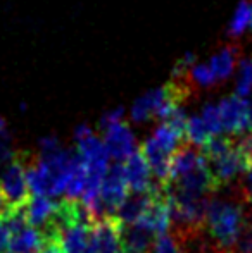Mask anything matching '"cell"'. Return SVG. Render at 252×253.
Here are the masks:
<instances>
[{
  "label": "cell",
  "instance_id": "6da1fadb",
  "mask_svg": "<svg viewBox=\"0 0 252 253\" xmlns=\"http://www.w3.org/2000/svg\"><path fill=\"white\" fill-rule=\"evenodd\" d=\"M249 213L251 205L237 193L225 198L212 197L204 220V233L212 247L218 252L235 250Z\"/></svg>",
  "mask_w": 252,
  "mask_h": 253
},
{
  "label": "cell",
  "instance_id": "7a4b0ae2",
  "mask_svg": "<svg viewBox=\"0 0 252 253\" xmlns=\"http://www.w3.org/2000/svg\"><path fill=\"white\" fill-rule=\"evenodd\" d=\"M187 95H189L187 81L171 80L164 86L151 90L137 98L130 109V117L133 123L138 124H144L151 119L166 121L180 107H183Z\"/></svg>",
  "mask_w": 252,
  "mask_h": 253
},
{
  "label": "cell",
  "instance_id": "3957f363",
  "mask_svg": "<svg viewBox=\"0 0 252 253\" xmlns=\"http://www.w3.org/2000/svg\"><path fill=\"white\" fill-rule=\"evenodd\" d=\"M0 190L14 210L24 209L31 200V191L26 181L24 152H16V157L5 167V170L0 176Z\"/></svg>",
  "mask_w": 252,
  "mask_h": 253
},
{
  "label": "cell",
  "instance_id": "277c9868",
  "mask_svg": "<svg viewBox=\"0 0 252 253\" xmlns=\"http://www.w3.org/2000/svg\"><path fill=\"white\" fill-rule=\"evenodd\" d=\"M223 133L230 136H242L252 131L251 103L239 95H230L218 102Z\"/></svg>",
  "mask_w": 252,
  "mask_h": 253
},
{
  "label": "cell",
  "instance_id": "5b68a950",
  "mask_svg": "<svg viewBox=\"0 0 252 253\" xmlns=\"http://www.w3.org/2000/svg\"><path fill=\"white\" fill-rule=\"evenodd\" d=\"M123 227L125 222L118 215H104L95 220L92 253H123Z\"/></svg>",
  "mask_w": 252,
  "mask_h": 253
},
{
  "label": "cell",
  "instance_id": "8992f818",
  "mask_svg": "<svg viewBox=\"0 0 252 253\" xmlns=\"http://www.w3.org/2000/svg\"><path fill=\"white\" fill-rule=\"evenodd\" d=\"M130 195V186L123 170V162H116L112 167H109L107 174L104 177V183L101 188V200L105 207L107 215H116L121 203Z\"/></svg>",
  "mask_w": 252,
  "mask_h": 253
},
{
  "label": "cell",
  "instance_id": "52a82bcc",
  "mask_svg": "<svg viewBox=\"0 0 252 253\" xmlns=\"http://www.w3.org/2000/svg\"><path fill=\"white\" fill-rule=\"evenodd\" d=\"M104 143L107 148L109 155L116 162H125L128 157H131L137 148V138H135L131 127L128 123L121 121L118 124H112L111 127L104 131Z\"/></svg>",
  "mask_w": 252,
  "mask_h": 253
},
{
  "label": "cell",
  "instance_id": "ba28073f",
  "mask_svg": "<svg viewBox=\"0 0 252 253\" xmlns=\"http://www.w3.org/2000/svg\"><path fill=\"white\" fill-rule=\"evenodd\" d=\"M123 170H125V177L128 181V186H130V191L142 193V191H149L152 184H154L152 169L142 150H137L131 157H128L123 162Z\"/></svg>",
  "mask_w": 252,
  "mask_h": 253
},
{
  "label": "cell",
  "instance_id": "9c48e42d",
  "mask_svg": "<svg viewBox=\"0 0 252 253\" xmlns=\"http://www.w3.org/2000/svg\"><path fill=\"white\" fill-rule=\"evenodd\" d=\"M57 207L59 203L52 200L50 197H33L24 207L28 224L35 229L42 231L52 222L55 212H57Z\"/></svg>",
  "mask_w": 252,
  "mask_h": 253
},
{
  "label": "cell",
  "instance_id": "30bf717a",
  "mask_svg": "<svg viewBox=\"0 0 252 253\" xmlns=\"http://www.w3.org/2000/svg\"><path fill=\"white\" fill-rule=\"evenodd\" d=\"M155 234L140 224H125L121 233L123 253H151Z\"/></svg>",
  "mask_w": 252,
  "mask_h": 253
},
{
  "label": "cell",
  "instance_id": "8fae6325",
  "mask_svg": "<svg viewBox=\"0 0 252 253\" xmlns=\"http://www.w3.org/2000/svg\"><path fill=\"white\" fill-rule=\"evenodd\" d=\"M154 186V184H152ZM152 186L149 191H130V195L126 197V200L121 203V207L118 209L116 215L123 220L125 224H137L142 219L145 212H147L149 205L152 202Z\"/></svg>",
  "mask_w": 252,
  "mask_h": 253
},
{
  "label": "cell",
  "instance_id": "7c38bea8",
  "mask_svg": "<svg viewBox=\"0 0 252 253\" xmlns=\"http://www.w3.org/2000/svg\"><path fill=\"white\" fill-rule=\"evenodd\" d=\"M94 226H69L62 231V245L66 253H92Z\"/></svg>",
  "mask_w": 252,
  "mask_h": 253
},
{
  "label": "cell",
  "instance_id": "4fadbf2b",
  "mask_svg": "<svg viewBox=\"0 0 252 253\" xmlns=\"http://www.w3.org/2000/svg\"><path fill=\"white\" fill-rule=\"evenodd\" d=\"M209 67L216 76V81H226L239 66V47L226 45L209 59Z\"/></svg>",
  "mask_w": 252,
  "mask_h": 253
},
{
  "label": "cell",
  "instance_id": "5bb4252c",
  "mask_svg": "<svg viewBox=\"0 0 252 253\" xmlns=\"http://www.w3.org/2000/svg\"><path fill=\"white\" fill-rule=\"evenodd\" d=\"M44 240L38 229L31 226H26L19 233L10 234L9 253H37L42 252Z\"/></svg>",
  "mask_w": 252,
  "mask_h": 253
},
{
  "label": "cell",
  "instance_id": "9a60e30c",
  "mask_svg": "<svg viewBox=\"0 0 252 253\" xmlns=\"http://www.w3.org/2000/svg\"><path fill=\"white\" fill-rule=\"evenodd\" d=\"M249 28H252V3L249 0H240L235 12H233L232 19H230L226 33L232 38H237L246 33Z\"/></svg>",
  "mask_w": 252,
  "mask_h": 253
},
{
  "label": "cell",
  "instance_id": "2e32d148",
  "mask_svg": "<svg viewBox=\"0 0 252 253\" xmlns=\"http://www.w3.org/2000/svg\"><path fill=\"white\" fill-rule=\"evenodd\" d=\"M187 143L194 145V147H204L211 138H214L211 133H209L207 126L202 121L201 114L199 116H190L189 121H187Z\"/></svg>",
  "mask_w": 252,
  "mask_h": 253
},
{
  "label": "cell",
  "instance_id": "e0dca14e",
  "mask_svg": "<svg viewBox=\"0 0 252 253\" xmlns=\"http://www.w3.org/2000/svg\"><path fill=\"white\" fill-rule=\"evenodd\" d=\"M235 95L244 98L252 95V57L240 60L239 66H237Z\"/></svg>",
  "mask_w": 252,
  "mask_h": 253
},
{
  "label": "cell",
  "instance_id": "ac0fdd59",
  "mask_svg": "<svg viewBox=\"0 0 252 253\" xmlns=\"http://www.w3.org/2000/svg\"><path fill=\"white\" fill-rule=\"evenodd\" d=\"M151 253H189V252H187L183 241L173 231H169V233H164L155 238Z\"/></svg>",
  "mask_w": 252,
  "mask_h": 253
},
{
  "label": "cell",
  "instance_id": "d6986e66",
  "mask_svg": "<svg viewBox=\"0 0 252 253\" xmlns=\"http://www.w3.org/2000/svg\"><path fill=\"white\" fill-rule=\"evenodd\" d=\"M189 81L195 84L199 88H211L216 81V76L212 73V69L209 67V64H201V62H195L194 66L190 67L189 71Z\"/></svg>",
  "mask_w": 252,
  "mask_h": 253
},
{
  "label": "cell",
  "instance_id": "ffe728a7",
  "mask_svg": "<svg viewBox=\"0 0 252 253\" xmlns=\"http://www.w3.org/2000/svg\"><path fill=\"white\" fill-rule=\"evenodd\" d=\"M201 117L202 121L207 126L209 133L212 136H219L223 133V126H221V117H219V110H218V103H205L201 110Z\"/></svg>",
  "mask_w": 252,
  "mask_h": 253
},
{
  "label": "cell",
  "instance_id": "44dd1931",
  "mask_svg": "<svg viewBox=\"0 0 252 253\" xmlns=\"http://www.w3.org/2000/svg\"><path fill=\"white\" fill-rule=\"evenodd\" d=\"M235 250L252 253V212L249 213V217H247V222H246V226H244Z\"/></svg>",
  "mask_w": 252,
  "mask_h": 253
},
{
  "label": "cell",
  "instance_id": "7402d4cb",
  "mask_svg": "<svg viewBox=\"0 0 252 253\" xmlns=\"http://www.w3.org/2000/svg\"><path fill=\"white\" fill-rule=\"evenodd\" d=\"M237 195L242 198L247 205L252 207V169L242 176V179L237 184Z\"/></svg>",
  "mask_w": 252,
  "mask_h": 253
},
{
  "label": "cell",
  "instance_id": "603a6c76",
  "mask_svg": "<svg viewBox=\"0 0 252 253\" xmlns=\"http://www.w3.org/2000/svg\"><path fill=\"white\" fill-rule=\"evenodd\" d=\"M121 121H125V109L118 107V109L109 110V112H105L104 116H102L101 123H99V127H101L102 131H105L107 127H111L112 124H118V123H121Z\"/></svg>",
  "mask_w": 252,
  "mask_h": 253
},
{
  "label": "cell",
  "instance_id": "cb8c5ba5",
  "mask_svg": "<svg viewBox=\"0 0 252 253\" xmlns=\"http://www.w3.org/2000/svg\"><path fill=\"white\" fill-rule=\"evenodd\" d=\"M42 253H66L62 245V238H50V240H44V247Z\"/></svg>",
  "mask_w": 252,
  "mask_h": 253
},
{
  "label": "cell",
  "instance_id": "d4e9b609",
  "mask_svg": "<svg viewBox=\"0 0 252 253\" xmlns=\"http://www.w3.org/2000/svg\"><path fill=\"white\" fill-rule=\"evenodd\" d=\"M9 243H10V233L5 224V219L0 217V253H9Z\"/></svg>",
  "mask_w": 252,
  "mask_h": 253
},
{
  "label": "cell",
  "instance_id": "484cf974",
  "mask_svg": "<svg viewBox=\"0 0 252 253\" xmlns=\"http://www.w3.org/2000/svg\"><path fill=\"white\" fill-rule=\"evenodd\" d=\"M94 129H92L90 126H87V124H81V126H78L76 129H74V141H83L87 140V138L94 136Z\"/></svg>",
  "mask_w": 252,
  "mask_h": 253
},
{
  "label": "cell",
  "instance_id": "4316f807",
  "mask_svg": "<svg viewBox=\"0 0 252 253\" xmlns=\"http://www.w3.org/2000/svg\"><path fill=\"white\" fill-rule=\"evenodd\" d=\"M12 207H10V203L7 202V198L3 197V193H2V190H0V217H3L5 219L7 215H9L10 212H12Z\"/></svg>",
  "mask_w": 252,
  "mask_h": 253
},
{
  "label": "cell",
  "instance_id": "83f0119b",
  "mask_svg": "<svg viewBox=\"0 0 252 253\" xmlns=\"http://www.w3.org/2000/svg\"><path fill=\"white\" fill-rule=\"evenodd\" d=\"M219 253H246V252H240V250H228V252H219Z\"/></svg>",
  "mask_w": 252,
  "mask_h": 253
},
{
  "label": "cell",
  "instance_id": "f1b7e54d",
  "mask_svg": "<svg viewBox=\"0 0 252 253\" xmlns=\"http://www.w3.org/2000/svg\"><path fill=\"white\" fill-rule=\"evenodd\" d=\"M251 119H252V103H251Z\"/></svg>",
  "mask_w": 252,
  "mask_h": 253
},
{
  "label": "cell",
  "instance_id": "f546056e",
  "mask_svg": "<svg viewBox=\"0 0 252 253\" xmlns=\"http://www.w3.org/2000/svg\"><path fill=\"white\" fill-rule=\"evenodd\" d=\"M37 253H42V252H37Z\"/></svg>",
  "mask_w": 252,
  "mask_h": 253
}]
</instances>
